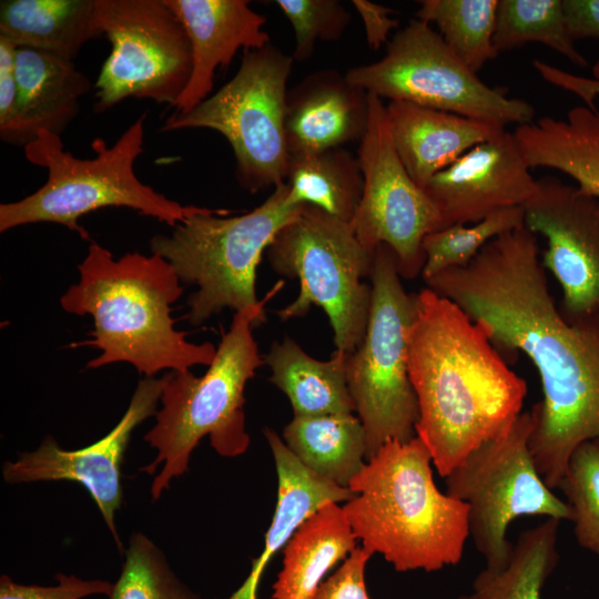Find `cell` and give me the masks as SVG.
<instances>
[{
  "label": "cell",
  "instance_id": "cell-8",
  "mask_svg": "<svg viewBox=\"0 0 599 599\" xmlns=\"http://www.w3.org/2000/svg\"><path fill=\"white\" fill-rule=\"evenodd\" d=\"M272 270L300 282L297 297L277 312L283 321L305 316L313 306L327 315L335 351L353 353L362 343L370 312L374 254L352 225L312 205L275 235L266 250Z\"/></svg>",
  "mask_w": 599,
  "mask_h": 599
},
{
  "label": "cell",
  "instance_id": "cell-7",
  "mask_svg": "<svg viewBox=\"0 0 599 599\" xmlns=\"http://www.w3.org/2000/svg\"><path fill=\"white\" fill-rule=\"evenodd\" d=\"M283 182L258 206L242 215L204 207L150 241L151 252L165 258L182 283L197 286L187 300V319L199 326L225 308L254 306L256 270L263 253L304 205L288 203Z\"/></svg>",
  "mask_w": 599,
  "mask_h": 599
},
{
  "label": "cell",
  "instance_id": "cell-29",
  "mask_svg": "<svg viewBox=\"0 0 599 599\" xmlns=\"http://www.w3.org/2000/svg\"><path fill=\"white\" fill-rule=\"evenodd\" d=\"M560 520L547 518L525 530L514 545L508 566L500 571L484 569L473 582L479 599H541V589L557 566Z\"/></svg>",
  "mask_w": 599,
  "mask_h": 599
},
{
  "label": "cell",
  "instance_id": "cell-5",
  "mask_svg": "<svg viewBox=\"0 0 599 599\" xmlns=\"http://www.w3.org/2000/svg\"><path fill=\"white\" fill-rule=\"evenodd\" d=\"M282 284H277L256 305L235 312L231 326L222 336L216 354L202 376L190 369L170 372L161 395L155 425L144 440L158 456L140 470L154 475L153 500L183 476L194 448L210 436L214 450L223 457H236L250 446L244 413V390L256 369L264 364L252 331L265 321V304Z\"/></svg>",
  "mask_w": 599,
  "mask_h": 599
},
{
  "label": "cell",
  "instance_id": "cell-4",
  "mask_svg": "<svg viewBox=\"0 0 599 599\" xmlns=\"http://www.w3.org/2000/svg\"><path fill=\"white\" fill-rule=\"evenodd\" d=\"M432 464L417 435L387 441L352 479L355 496L342 505L362 546L399 572L457 565L469 537L467 504L437 488Z\"/></svg>",
  "mask_w": 599,
  "mask_h": 599
},
{
  "label": "cell",
  "instance_id": "cell-20",
  "mask_svg": "<svg viewBox=\"0 0 599 599\" xmlns=\"http://www.w3.org/2000/svg\"><path fill=\"white\" fill-rule=\"evenodd\" d=\"M18 98L11 123L0 131L3 142L24 148L40 131L61 136L79 113L91 82L72 61L53 53L17 48Z\"/></svg>",
  "mask_w": 599,
  "mask_h": 599
},
{
  "label": "cell",
  "instance_id": "cell-24",
  "mask_svg": "<svg viewBox=\"0 0 599 599\" xmlns=\"http://www.w3.org/2000/svg\"><path fill=\"white\" fill-rule=\"evenodd\" d=\"M343 506L327 502L308 517L283 548L273 599H314L326 573L356 548Z\"/></svg>",
  "mask_w": 599,
  "mask_h": 599
},
{
  "label": "cell",
  "instance_id": "cell-26",
  "mask_svg": "<svg viewBox=\"0 0 599 599\" xmlns=\"http://www.w3.org/2000/svg\"><path fill=\"white\" fill-rule=\"evenodd\" d=\"M348 353L328 361L309 356L290 337L272 344L264 358L270 380L288 398L295 416L355 414L347 384Z\"/></svg>",
  "mask_w": 599,
  "mask_h": 599
},
{
  "label": "cell",
  "instance_id": "cell-32",
  "mask_svg": "<svg viewBox=\"0 0 599 599\" xmlns=\"http://www.w3.org/2000/svg\"><path fill=\"white\" fill-rule=\"evenodd\" d=\"M524 225L521 207L508 209L474 223L454 224L429 233L423 241L424 281L468 265L494 238Z\"/></svg>",
  "mask_w": 599,
  "mask_h": 599
},
{
  "label": "cell",
  "instance_id": "cell-36",
  "mask_svg": "<svg viewBox=\"0 0 599 599\" xmlns=\"http://www.w3.org/2000/svg\"><path fill=\"white\" fill-rule=\"evenodd\" d=\"M57 585H21L8 575L0 577V599H82L92 595L110 596L113 583L105 580H84L74 575L58 573Z\"/></svg>",
  "mask_w": 599,
  "mask_h": 599
},
{
  "label": "cell",
  "instance_id": "cell-23",
  "mask_svg": "<svg viewBox=\"0 0 599 599\" xmlns=\"http://www.w3.org/2000/svg\"><path fill=\"white\" fill-rule=\"evenodd\" d=\"M530 169L565 173L599 197V105L575 106L565 118L542 116L512 132Z\"/></svg>",
  "mask_w": 599,
  "mask_h": 599
},
{
  "label": "cell",
  "instance_id": "cell-6",
  "mask_svg": "<svg viewBox=\"0 0 599 599\" xmlns=\"http://www.w3.org/2000/svg\"><path fill=\"white\" fill-rule=\"evenodd\" d=\"M145 119L146 113L139 116L112 146L94 139L97 155L84 160L65 152L61 136L40 131L23 150L31 164L47 170L48 179L34 193L0 204V232L50 222L90 240L79 220L104 207H129L172 229L202 212L204 207L182 205L138 179L134 162L143 153Z\"/></svg>",
  "mask_w": 599,
  "mask_h": 599
},
{
  "label": "cell",
  "instance_id": "cell-9",
  "mask_svg": "<svg viewBox=\"0 0 599 599\" xmlns=\"http://www.w3.org/2000/svg\"><path fill=\"white\" fill-rule=\"evenodd\" d=\"M372 305L366 332L348 354L347 384L366 434V460L390 440L409 441L419 418L408 370L416 294L407 293L396 258L379 245L370 273Z\"/></svg>",
  "mask_w": 599,
  "mask_h": 599
},
{
  "label": "cell",
  "instance_id": "cell-2",
  "mask_svg": "<svg viewBox=\"0 0 599 599\" xmlns=\"http://www.w3.org/2000/svg\"><path fill=\"white\" fill-rule=\"evenodd\" d=\"M408 370L417 398L416 435L445 478L522 413L527 384L479 322L426 287L416 294Z\"/></svg>",
  "mask_w": 599,
  "mask_h": 599
},
{
  "label": "cell",
  "instance_id": "cell-27",
  "mask_svg": "<svg viewBox=\"0 0 599 599\" xmlns=\"http://www.w3.org/2000/svg\"><path fill=\"white\" fill-rule=\"evenodd\" d=\"M283 440L306 468L344 488L366 463V434L355 414L294 415Z\"/></svg>",
  "mask_w": 599,
  "mask_h": 599
},
{
  "label": "cell",
  "instance_id": "cell-25",
  "mask_svg": "<svg viewBox=\"0 0 599 599\" xmlns=\"http://www.w3.org/2000/svg\"><path fill=\"white\" fill-rule=\"evenodd\" d=\"M95 0H2L0 37L17 48L53 53L68 61L100 37Z\"/></svg>",
  "mask_w": 599,
  "mask_h": 599
},
{
  "label": "cell",
  "instance_id": "cell-1",
  "mask_svg": "<svg viewBox=\"0 0 599 599\" xmlns=\"http://www.w3.org/2000/svg\"><path fill=\"white\" fill-rule=\"evenodd\" d=\"M425 283L483 324L496 348L521 352L535 366L542 399L531 409L529 447L545 483L557 488L572 451L599 439V309L577 318L561 313L525 225Z\"/></svg>",
  "mask_w": 599,
  "mask_h": 599
},
{
  "label": "cell",
  "instance_id": "cell-41",
  "mask_svg": "<svg viewBox=\"0 0 599 599\" xmlns=\"http://www.w3.org/2000/svg\"><path fill=\"white\" fill-rule=\"evenodd\" d=\"M564 9L575 41L599 39V0H564Z\"/></svg>",
  "mask_w": 599,
  "mask_h": 599
},
{
  "label": "cell",
  "instance_id": "cell-21",
  "mask_svg": "<svg viewBox=\"0 0 599 599\" xmlns=\"http://www.w3.org/2000/svg\"><path fill=\"white\" fill-rule=\"evenodd\" d=\"M386 113L396 152L422 189L468 150L506 130L406 101H389Z\"/></svg>",
  "mask_w": 599,
  "mask_h": 599
},
{
  "label": "cell",
  "instance_id": "cell-37",
  "mask_svg": "<svg viewBox=\"0 0 599 599\" xmlns=\"http://www.w3.org/2000/svg\"><path fill=\"white\" fill-rule=\"evenodd\" d=\"M373 555L364 546L356 547L339 568L321 583L314 599H370L365 570Z\"/></svg>",
  "mask_w": 599,
  "mask_h": 599
},
{
  "label": "cell",
  "instance_id": "cell-18",
  "mask_svg": "<svg viewBox=\"0 0 599 599\" xmlns=\"http://www.w3.org/2000/svg\"><path fill=\"white\" fill-rule=\"evenodd\" d=\"M183 23L192 50V73L174 113H186L206 100L215 71L227 67L240 49L271 43L266 19L246 0H164Z\"/></svg>",
  "mask_w": 599,
  "mask_h": 599
},
{
  "label": "cell",
  "instance_id": "cell-39",
  "mask_svg": "<svg viewBox=\"0 0 599 599\" xmlns=\"http://www.w3.org/2000/svg\"><path fill=\"white\" fill-rule=\"evenodd\" d=\"M16 52L17 47L0 37V131L11 123L17 105Z\"/></svg>",
  "mask_w": 599,
  "mask_h": 599
},
{
  "label": "cell",
  "instance_id": "cell-11",
  "mask_svg": "<svg viewBox=\"0 0 599 599\" xmlns=\"http://www.w3.org/2000/svg\"><path fill=\"white\" fill-rule=\"evenodd\" d=\"M531 410L522 412L510 428L474 449L446 477V493L468 506L469 536L486 561L500 571L511 558L508 526L521 516L570 520L567 501L541 477L530 451Z\"/></svg>",
  "mask_w": 599,
  "mask_h": 599
},
{
  "label": "cell",
  "instance_id": "cell-40",
  "mask_svg": "<svg viewBox=\"0 0 599 599\" xmlns=\"http://www.w3.org/2000/svg\"><path fill=\"white\" fill-rule=\"evenodd\" d=\"M352 3L363 20L368 45L378 50L398 26V20L392 17L393 10L367 0H353Z\"/></svg>",
  "mask_w": 599,
  "mask_h": 599
},
{
  "label": "cell",
  "instance_id": "cell-10",
  "mask_svg": "<svg viewBox=\"0 0 599 599\" xmlns=\"http://www.w3.org/2000/svg\"><path fill=\"white\" fill-rule=\"evenodd\" d=\"M272 43L244 51L235 75L186 113H172L161 131L210 129L230 143L238 184L250 193L285 182L287 81L293 65Z\"/></svg>",
  "mask_w": 599,
  "mask_h": 599
},
{
  "label": "cell",
  "instance_id": "cell-13",
  "mask_svg": "<svg viewBox=\"0 0 599 599\" xmlns=\"http://www.w3.org/2000/svg\"><path fill=\"white\" fill-rule=\"evenodd\" d=\"M99 31L111 45L95 82L98 113L128 98L172 108L192 73L186 30L164 0H95Z\"/></svg>",
  "mask_w": 599,
  "mask_h": 599
},
{
  "label": "cell",
  "instance_id": "cell-31",
  "mask_svg": "<svg viewBox=\"0 0 599 599\" xmlns=\"http://www.w3.org/2000/svg\"><path fill=\"white\" fill-rule=\"evenodd\" d=\"M564 0H498L494 45L500 53L528 43H541L573 64L588 61L575 45Z\"/></svg>",
  "mask_w": 599,
  "mask_h": 599
},
{
  "label": "cell",
  "instance_id": "cell-34",
  "mask_svg": "<svg viewBox=\"0 0 599 599\" xmlns=\"http://www.w3.org/2000/svg\"><path fill=\"white\" fill-rule=\"evenodd\" d=\"M557 488L571 508L578 544L599 556V439L572 451Z\"/></svg>",
  "mask_w": 599,
  "mask_h": 599
},
{
  "label": "cell",
  "instance_id": "cell-33",
  "mask_svg": "<svg viewBox=\"0 0 599 599\" xmlns=\"http://www.w3.org/2000/svg\"><path fill=\"white\" fill-rule=\"evenodd\" d=\"M110 599H199L171 569L164 554L145 535L132 534Z\"/></svg>",
  "mask_w": 599,
  "mask_h": 599
},
{
  "label": "cell",
  "instance_id": "cell-19",
  "mask_svg": "<svg viewBox=\"0 0 599 599\" xmlns=\"http://www.w3.org/2000/svg\"><path fill=\"white\" fill-rule=\"evenodd\" d=\"M368 92L335 70L306 77L287 92L285 134L290 156L318 153L362 140Z\"/></svg>",
  "mask_w": 599,
  "mask_h": 599
},
{
  "label": "cell",
  "instance_id": "cell-30",
  "mask_svg": "<svg viewBox=\"0 0 599 599\" xmlns=\"http://www.w3.org/2000/svg\"><path fill=\"white\" fill-rule=\"evenodd\" d=\"M416 19L434 23L444 42L474 73L496 59L494 45L498 0H423Z\"/></svg>",
  "mask_w": 599,
  "mask_h": 599
},
{
  "label": "cell",
  "instance_id": "cell-35",
  "mask_svg": "<svg viewBox=\"0 0 599 599\" xmlns=\"http://www.w3.org/2000/svg\"><path fill=\"white\" fill-rule=\"evenodd\" d=\"M293 27L294 61L308 60L318 41L338 40L349 24L348 10L337 0H276Z\"/></svg>",
  "mask_w": 599,
  "mask_h": 599
},
{
  "label": "cell",
  "instance_id": "cell-12",
  "mask_svg": "<svg viewBox=\"0 0 599 599\" xmlns=\"http://www.w3.org/2000/svg\"><path fill=\"white\" fill-rule=\"evenodd\" d=\"M349 83L389 101H406L501 126L535 120L529 102L489 87L448 48L430 24L414 19L377 62L351 68Z\"/></svg>",
  "mask_w": 599,
  "mask_h": 599
},
{
  "label": "cell",
  "instance_id": "cell-42",
  "mask_svg": "<svg viewBox=\"0 0 599 599\" xmlns=\"http://www.w3.org/2000/svg\"><path fill=\"white\" fill-rule=\"evenodd\" d=\"M458 599H479V598L476 593L473 592L471 595L461 596Z\"/></svg>",
  "mask_w": 599,
  "mask_h": 599
},
{
  "label": "cell",
  "instance_id": "cell-38",
  "mask_svg": "<svg viewBox=\"0 0 599 599\" xmlns=\"http://www.w3.org/2000/svg\"><path fill=\"white\" fill-rule=\"evenodd\" d=\"M535 70L548 83L577 95L586 106L595 109L599 98V59L592 67L591 77L565 71L547 62L535 60Z\"/></svg>",
  "mask_w": 599,
  "mask_h": 599
},
{
  "label": "cell",
  "instance_id": "cell-22",
  "mask_svg": "<svg viewBox=\"0 0 599 599\" xmlns=\"http://www.w3.org/2000/svg\"><path fill=\"white\" fill-rule=\"evenodd\" d=\"M277 474V495L264 548L253 560L242 586L227 599H257V588L268 562L287 544L295 530L327 502H346L355 493L333 484L306 468L271 428L264 429Z\"/></svg>",
  "mask_w": 599,
  "mask_h": 599
},
{
  "label": "cell",
  "instance_id": "cell-15",
  "mask_svg": "<svg viewBox=\"0 0 599 599\" xmlns=\"http://www.w3.org/2000/svg\"><path fill=\"white\" fill-rule=\"evenodd\" d=\"M521 209L524 225L546 240L541 263L560 284L561 313L577 318L598 311L599 197L546 176Z\"/></svg>",
  "mask_w": 599,
  "mask_h": 599
},
{
  "label": "cell",
  "instance_id": "cell-3",
  "mask_svg": "<svg viewBox=\"0 0 599 599\" xmlns=\"http://www.w3.org/2000/svg\"><path fill=\"white\" fill-rule=\"evenodd\" d=\"M78 270L80 280L61 296L60 305L93 319L92 339L70 345L101 351L87 368L130 363L145 377H154L163 369L183 372L212 363L216 354L212 343H191L174 327L171 306L183 287L165 258L133 252L114 260L108 248L92 242Z\"/></svg>",
  "mask_w": 599,
  "mask_h": 599
},
{
  "label": "cell",
  "instance_id": "cell-28",
  "mask_svg": "<svg viewBox=\"0 0 599 599\" xmlns=\"http://www.w3.org/2000/svg\"><path fill=\"white\" fill-rule=\"evenodd\" d=\"M290 204L312 205L351 223L363 194V174L357 156L336 148L290 156L287 175Z\"/></svg>",
  "mask_w": 599,
  "mask_h": 599
},
{
  "label": "cell",
  "instance_id": "cell-17",
  "mask_svg": "<svg viewBox=\"0 0 599 599\" xmlns=\"http://www.w3.org/2000/svg\"><path fill=\"white\" fill-rule=\"evenodd\" d=\"M512 132L504 130L481 142L423 187L436 206L443 227L474 224L508 209L522 207L537 192Z\"/></svg>",
  "mask_w": 599,
  "mask_h": 599
},
{
  "label": "cell",
  "instance_id": "cell-16",
  "mask_svg": "<svg viewBox=\"0 0 599 599\" xmlns=\"http://www.w3.org/2000/svg\"><path fill=\"white\" fill-rule=\"evenodd\" d=\"M164 384L165 375L141 379L120 422L103 438L88 447L64 450L52 436H47L35 450L20 453L17 460L3 463L4 481L70 480L81 484L94 500L123 554V544L114 521L115 511L123 500L121 467L133 430L156 414Z\"/></svg>",
  "mask_w": 599,
  "mask_h": 599
},
{
  "label": "cell",
  "instance_id": "cell-14",
  "mask_svg": "<svg viewBox=\"0 0 599 599\" xmlns=\"http://www.w3.org/2000/svg\"><path fill=\"white\" fill-rule=\"evenodd\" d=\"M368 111L367 130L357 153L363 194L349 224L367 252L374 254L379 245H387L400 277L413 280L424 268L425 236L443 229V222L396 152L383 99L368 93Z\"/></svg>",
  "mask_w": 599,
  "mask_h": 599
}]
</instances>
